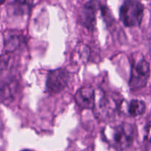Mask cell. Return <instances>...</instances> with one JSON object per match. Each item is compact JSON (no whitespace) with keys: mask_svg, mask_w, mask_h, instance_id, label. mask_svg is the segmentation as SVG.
<instances>
[{"mask_svg":"<svg viewBox=\"0 0 151 151\" xmlns=\"http://www.w3.org/2000/svg\"><path fill=\"white\" fill-rule=\"evenodd\" d=\"M104 136L113 147L118 150H124L131 146L134 142L136 127L130 123H121L107 128Z\"/></svg>","mask_w":151,"mask_h":151,"instance_id":"obj_1","label":"cell"},{"mask_svg":"<svg viewBox=\"0 0 151 151\" xmlns=\"http://www.w3.org/2000/svg\"><path fill=\"white\" fill-rule=\"evenodd\" d=\"M143 16L144 6L137 0H126L120 8V19L125 27L139 26Z\"/></svg>","mask_w":151,"mask_h":151,"instance_id":"obj_2","label":"cell"},{"mask_svg":"<svg viewBox=\"0 0 151 151\" xmlns=\"http://www.w3.org/2000/svg\"><path fill=\"white\" fill-rule=\"evenodd\" d=\"M70 77V73L66 68L50 71L46 80V91L50 94L59 93L68 86Z\"/></svg>","mask_w":151,"mask_h":151,"instance_id":"obj_3","label":"cell"},{"mask_svg":"<svg viewBox=\"0 0 151 151\" xmlns=\"http://www.w3.org/2000/svg\"><path fill=\"white\" fill-rule=\"evenodd\" d=\"M150 73V65L146 60L142 59L133 64L128 83L130 89L139 90L144 88L147 83Z\"/></svg>","mask_w":151,"mask_h":151,"instance_id":"obj_4","label":"cell"},{"mask_svg":"<svg viewBox=\"0 0 151 151\" xmlns=\"http://www.w3.org/2000/svg\"><path fill=\"white\" fill-rule=\"evenodd\" d=\"M99 4L96 0H90L82 8L80 14V22L88 30H94L96 24V14Z\"/></svg>","mask_w":151,"mask_h":151,"instance_id":"obj_5","label":"cell"},{"mask_svg":"<svg viewBox=\"0 0 151 151\" xmlns=\"http://www.w3.org/2000/svg\"><path fill=\"white\" fill-rule=\"evenodd\" d=\"M75 101L82 109H93L95 105V92L91 87H82L75 95Z\"/></svg>","mask_w":151,"mask_h":151,"instance_id":"obj_6","label":"cell"},{"mask_svg":"<svg viewBox=\"0 0 151 151\" xmlns=\"http://www.w3.org/2000/svg\"><path fill=\"white\" fill-rule=\"evenodd\" d=\"M121 99L112 94H105L100 102V107L106 115H110L119 110Z\"/></svg>","mask_w":151,"mask_h":151,"instance_id":"obj_7","label":"cell"},{"mask_svg":"<svg viewBox=\"0 0 151 151\" xmlns=\"http://www.w3.org/2000/svg\"><path fill=\"white\" fill-rule=\"evenodd\" d=\"M146 110V104L142 100L133 99L128 106V113L131 116L136 117L142 115Z\"/></svg>","mask_w":151,"mask_h":151,"instance_id":"obj_8","label":"cell"},{"mask_svg":"<svg viewBox=\"0 0 151 151\" xmlns=\"http://www.w3.org/2000/svg\"><path fill=\"white\" fill-rule=\"evenodd\" d=\"M23 42V36L19 34H11L5 40V48L8 51H13L18 48Z\"/></svg>","mask_w":151,"mask_h":151,"instance_id":"obj_9","label":"cell"},{"mask_svg":"<svg viewBox=\"0 0 151 151\" xmlns=\"http://www.w3.org/2000/svg\"><path fill=\"white\" fill-rule=\"evenodd\" d=\"M14 13L16 14H25L28 13L31 8L30 0H15L13 3Z\"/></svg>","mask_w":151,"mask_h":151,"instance_id":"obj_10","label":"cell"},{"mask_svg":"<svg viewBox=\"0 0 151 151\" xmlns=\"http://www.w3.org/2000/svg\"><path fill=\"white\" fill-rule=\"evenodd\" d=\"M144 141L147 145H151V122H148L145 128Z\"/></svg>","mask_w":151,"mask_h":151,"instance_id":"obj_11","label":"cell"},{"mask_svg":"<svg viewBox=\"0 0 151 151\" xmlns=\"http://www.w3.org/2000/svg\"><path fill=\"white\" fill-rule=\"evenodd\" d=\"M21 151H32V150H21Z\"/></svg>","mask_w":151,"mask_h":151,"instance_id":"obj_12","label":"cell"}]
</instances>
